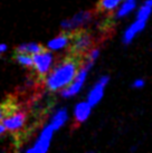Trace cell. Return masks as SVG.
<instances>
[{
	"label": "cell",
	"instance_id": "1",
	"mask_svg": "<svg viewBox=\"0 0 152 153\" xmlns=\"http://www.w3.org/2000/svg\"><path fill=\"white\" fill-rule=\"evenodd\" d=\"M80 65L76 56L66 57L54 64L49 73L42 78V85L49 92H60L73 81Z\"/></svg>",
	"mask_w": 152,
	"mask_h": 153
},
{
	"label": "cell",
	"instance_id": "2",
	"mask_svg": "<svg viewBox=\"0 0 152 153\" xmlns=\"http://www.w3.org/2000/svg\"><path fill=\"white\" fill-rule=\"evenodd\" d=\"M94 65H95L94 63H91V62H87V60L80 62V68H78V71L76 73L75 77L73 78V81L65 88H63L60 91L62 97L64 98L74 97V96L78 95L83 91L85 84L87 82L89 74L91 73L92 68L94 67Z\"/></svg>",
	"mask_w": 152,
	"mask_h": 153
},
{
	"label": "cell",
	"instance_id": "3",
	"mask_svg": "<svg viewBox=\"0 0 152 153\" xmlns=\"http://www.w3.org/2000/svg\"><path fill=\"white\" fill-rule=\"evenodd\" d=\"M94 19V15L89 10H80L76 13H74L72 17L67 18L62 22L60 27L62 30L67 33V34H73L78 30L86 29Z\"/></svg>",
	"mask_w": 152,
	"mask_h": 153
},
{
	"label": "cell",
	"instance_id": "4",
	"mask_svg": "<svg viewBox=\"0 0 152 153\" xmlns=\"http://www.w3.org/2000/svg\"><path fill=\"white\" fill-rule=\"evenodd\" d=\"M94 46V37L93 35L86 31L85 29L78 30L76 33L71 34V44H69V51L73 56L80 57L85 55L87 51Z\"/></svg>",
	"mask_w": 152,
	"mask_h": 153
},
{
	"label": "cell",
	"instance_id": "5",
	"mask_svg": "<svg viewBox=\"0 0 152 153\" xmlns=\"http://www.w3.org/2000/svg\"><path fill=\"white\" fill-rule=\"evenodd\" d=\"M26 119H27V106L22 104H18V106L15 110L11 111L6 117H4L1 123L4 124V128L8 131L16 135L24 128Z\"/></svg>",
	"mask_w": 152,
	"mask_h": 153
},
{
	"label": "cell",
	"instance_id": "6",
	"mask_svg": "<svg viewBox=\"0 0 152 153\" xmlns=\"http://www.w3.org/2000/svg\"><path fill=\"white\" fill-rule=\"evenodd\" d=\"M55 64V57L49 49H42L37 54L33 55V68L36 72L37 77L42 79L49 73L51 67Z\"/></svg>",
	"mask_w": 152,
	"mask_h": 153
},
{
	"label": "cell",
	"instance_id": "7",
	"mask_svg": "<svg viewBox=\"0 0 152 153\" xmlns=\"http://www.w3.org/2000/svg\"><path fill=\"white\" fill-rule=\"evenodd\" d=\"M110 83V76L109 75H102L96 79V82L91 86L89 91L86 95V101L95 107L102 102L105 95V89Z\"/></svg>",
	"mask_w": 152,
	"mask_h": 153
},
{
	"label": "cell",
	"instance_id": "8",
	"mask_svg": "<svg viewBox=\"0 0 152 153\" xmlns=\"http://www.w3.org/2000/svg\"><path fill=\"white\" fill-rule=\"evenodd\" d=\"M147 25H148L147 22H143V20H141V19H136V18H135L134 20L127 26V28L124 29V31H123V34H122L123 45L127 46V45H130V44L133 43V40H134L141 33H143L144 29L147 28Z\"/></svg>",
	"mask_w": 152,
	"mask_h": 153
},
{
	"label": "cell",
	"instance_id": "9",
	"mask_svg": "<svg viewBox=\"0 0 152 153\" xmlns=\"http://www.w3.org/2000/svg\"><path fill=\"white\" fill-rule=\"evenodd\" d=\"M53 134H54V128H51L48 124L45 128H42L40 135L36 141V143L33 148L27 150V152H35V153H45L48 151L49 146H51V142L53 139Z\"/></svg>",
	"mask_w": 152,
	"mask_h": 153
},
{
	"label": "cell",
	"instance_id": "10",
	"mask_svg": "<svg viewBox=\"0 0 152 153\" xmlns=\"http://www.w3.org/2000/svg\"><path fill=\"white\" fill-rule=\"evenodd\" d=\"M94 107L89 104L86 100L80 101L75 104V106L73 108V119L76 124H83L85 123L93 112Z\"/></svg>",
	"mask_w": 152,
	"mask_h": 153
},
{
	"label": "cell",
	"instance_id": "11",
	"mask_svg": "<svg viewBox=\"0 0 152 153\" xmlns=\"http://www.w3.org/2000/svg\"><path fill=\"white\" fill-rule=\"evenodd\" d=\"M69 44H71V34L63 31L62 34L56 36L55 38L51 39L47 44L46 48L51 51H62L68 49Z\"/></svg>",
	"mask_w": 152,
	"mask_h": 153
},
{
	"label": "cell",
	"instance_id": "12",
	"mask_svg": "<svg viewBox=\"0 0 152 153\" xmlns=\"http://www.w3.org/2000/svg\"><path fill=\"white\" fill-rule=\"evenodd\" d=\"M136 7H138V0H123L122 2L118 4L116 10L114 11V16L116 19L127 18L131 13H134Z\"/></svg>",
	"mask_w": 152,
	"mask_h": 153
},
{
	"label": "cell",
	"instance_id": "13",
	"mask_svg": "<svg viewBox=\"0 0 152 153\" xmlns=\"http://www.w3.org/2000/svg\"><path fill=\"white\" fill-rule=\"evenodd\" d=\"M69 120V114L68 111L65 107H60L53 114L49 122V125L54 128V131H57L59 128H62Z\"/></svg>",
	"mask_w": 152,
	"mask_h": 153
},
{
	"label": "cell",
	"instance_id": "14",
	"mask_svg": "<svg viewBox=\"0 0 152 153\" xmlns=\"http://www.w3.org/2000/svg\"><path fill=\"white\" fill-rule=\"evenodd\" d=\"M136 13H135V18L141 19L143 22H149V19L152 15V0H144L143 4L136 7Z\"/></svg>",
	"mask_w": 152,
	"mask_h": 153
},
{
	"label": "cell",
	"instance_id": "15",
	"mask_svg": "<svg viewBox=\"0 0 152 153\" xmlns=\"http://www.w3.org/2000/svg\"><path fill=\"white\" fill-rule=\"evenodd\" d=\"M42 49H45V47L42 46L40 44L36 43H29V44H24L19 46L16 49V53L18 54H28V55H35L39 51H42Z\"/></svg>",
	"mask_w": 152,
	"mask_h": 153
},
{
	"label": "cell",
	"instance_id": "16",
	"mask_svg": "<svg viewBox=\"0 0 152 153\" xmlns=\"http://www.w3.org/2000/svg\"><path fill=\"white\" fill-rule=\"evenodd\" d=\"M122 1L123 0H100L98 9L104 13H114Z\"/></svg>",
	"mask_w": 152,
	"mask_h": 153
},
{
	"label": "cell",
	"instance_id": "17",
	"mask_svg": "<svg viewBox=\"0 0 152 153\" xmlns=\"http://www.w3.org/2000/svg\"><path fill=\"white\" fill-rule=\"evenodd\" d=\"M84 56V60H87V62H91V63L95 64L97 59L100 58V56H101V49L98 47H92Z\"/></svg>",
	"mask_w": 152,
	"mask_h": 153
},
{
	"label": "cell",
	"instance_id": "18",
	"mask_svg": "<svg viewBox=\"0 0 152 153\" xmlns=\"http://www.w3.org/2000/svg\"><path fill=\"white\" fill-rule=\"evenodd\" d=\"M16 59L19 64L27 66V67H33V56L28 54H18L16 53Z\"/></svg>",
	"mask_w": 152,
	"mask_h": 153
},
{
	"label": "cell",
	"instance_id": "19",
	"mask_svg": "<svg viewBox=\"0 0 152 153\" xmlns=\"http://www.w3.org/2000/svg\"><path fill=\"white\" fill-rule=\"evenodd\" d=\"M132 88L133 89H142L145 86V81H144L143 78H135V79H133V82H132Z\"/></svg>",
	"mask_w": 152,
	"mask_h": 153
},
{
	"label": "cell",
	"instance_id": "20",
	"mask_svg": "<svg viewBox=\"0 0 152 153\" xmlns=\"http://www.w3.org/2000/svg\"><path fill=\"white\" fill-rule=\"evenodd\" d=\"M7 131V128H4V125L2 123H1V122H0V135H2V134H4V132Z\"/></svg>",
	"mask_w": 152,
	"mask_h": 153
},
{
	"label": "cell",
	"instance_id": "21",
	"mask_svg": "<svg viewBox=\"0 0 152 153\" xmlns=\"http://www.w3.org/2000/svg\"><path fill=\"white\" fill-rule=\"evenodd\" d=\"M6 51V45L4 44H0V53H2V51Z\"/></svg>",
	"mask_w": 152,
	"mask_h": 153
}]
</instances>
